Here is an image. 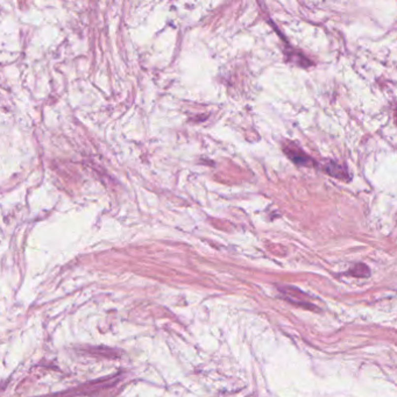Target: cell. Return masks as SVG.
<instances>
[{
	"mask_svg": "<svg viewBox=\"0 0 397 397\" xmlns=\"http://www.w3.org/2000/svg\"><path fill=\"white\" fill-rule=\"evenodd\" d=\"M284 153L288 155V157L290 158L294 163L298 164V166H305L310 167L313 164V160L310 156L304 153L301 148H298L296 145L293 144V142H288V144L284 145Z\"/></svg>",
	"mask_w": 397,
	"mask_h": 397,
	"instance_id": "obj_1",
	"label": "cell"
},
{
	"mask_svg": "<svg viewBox=\"0 0 397 397\" xmlns=\"http://www.w3.org/2000/svg\"><path fill=\"white\" fill-rule=\"evenodd\" d=\"M322 169L325 171L326 174L331 175L332 177H335V179H338V180H341V181H347L349 180V175L347 171L344 167H341L340 164L336 163L335 161H328L325 162V163L323 164Z\"/></svg>",
	"mask_w": 397,
	"mask_h": 397,
	"instance_id": "obj_2",
	"label": "cell"
},
{
	"mask_svg": "<svg viewBox=\"0 0 397 397\" xmlns=\"http://www.w3.org/2000/svg\"><path fill=\"white\" fill-rule=\"evenodd\" d=\"M395 119H396V122H397V112H396V114H395Z\"/></svg>",
	"mask_w": 397,
	"mask_h": 397,
	"instance_id": "obj_3",
	"label": "cell"
}]
</instances>
